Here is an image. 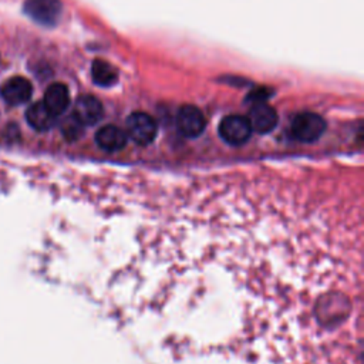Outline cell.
<instances>
[{"instance_id":"obj_1","label":"cell","mask_w":364,"mask_h":364,"mask_svg":"<svg viewBox=\"0 0 364 364\" xmlns=\"http://www.w3.org/2000/svg\"><path fill=\"white\" fill-rule=\"evenodd\" d=\"M326 131V121L314 112H300L291 121V134L301 142H314Z\"/></svg>"},{"instance_id":"obj_2","label":"cell","mask_w":364,"mask_h":364,"mask_svg":"<svg viewBox=\"0 0 364 364\" xmlns=\"http://www.w3.org/2000/svg\"><path fill=\"white\" fill-rule=\"evenodd\" d=\"M127 136H129L138 145H148L156 136V122L146 112L136 111L127 118Z\"/></svg>"},{"instance_id":"obj_3","label":"cell","mask_w":364,"mask_h":364,"mask_svg":"<svg viewBox=\"0 0 364 364\" xmlns=\"http://www.w3.org/2000/svg\"><path fill=\"white\" fill-rule=\"evenodd\" d=\"M63 11L60 0H26L24 13L36 23L43 26H54Z\"/></svg>"},{"instance_id":"obj_4","label":"cell","mask_w":364,"mask_h":364,"mask_svg":"<svg viewBox=\"0 0 364 364\" xmlns=\"http://www.w3.org/2000/svg\"><path fill=\"white\" fill-rule=\"evenodd\" d=\"M219 135L230 145H242L250 138L252 128L246 117L229 115L220 121Z\"/></svg>"},{"instance_id":"obj_5","label":"cell","mask_w":364,"mask_h":364,"mask_svg":"<svg viewBox=\"0 0 364 364\" xmlns=\"http://www.w3.org/2000/svg\"><path fill=\"white\" fill-rule=\"evenodd\" d=\"M176 127L186 138H196L205 129V117L195 105H183L176 115Z\"/></svg>"},{"instance_id":"obj_6","label":"cell","mask_w":364,"mask_h":364,"mask_svg":"<svg viewBox=\"0 0 364 364\" xmlns=\"http://www.w3.org/2000/svg\"><path fill=\"white\" fill-rule=\"evenodd\" d=\"M252 131L259 134H267L277 125V114L274 108H272L264 101L255 102L249 111V117H246Z\"/></svg>"},{"instance_id":"obj_7","label":"cell","mask_w":364,"mask_h":364,"mask_svg":"<svg viewBox=\"0 0 364 364\" xmlns=\"http://www.w3.org/2000/svg\"><path fill=\"white\" fill-rule=\"evenodd\" d=\"M33 85L24 77H11L9 78L0 90L1 98L10 105H20L27 102L31 98Z\"/></svg>"},{"instance_id":"obj_8","label":"cell","mask_w":364,"mask_h":364,"mask_svg":"<svg viewBox=\"0 0 364 364\" xmlns=\"http://www.w3.org/2000/svg\"><path fill=\"white\" fill-rule=\"evenodd\" d=\"M82 127L97 124L102 117V105L98 98L92 95H81L74 104L71 114Z\"/></svg>"},{"instance_id":"obj_9","label":"cell","mask_w":364,"mask_h":364,"mask_svg":"<svg viewBox=\"0 0 364 364\" xmlns=\"http://www.w3.org/2000/svg\"><path fill=\"white\" fill-rule=\"evenodd\" d=\"M127 139H128L127 132L119 127L111 125V124L101 127L95 134L97 145L101 149L108 152H115L122 149L127 144Z\"/></svg>"},{"instance_id":"obj_10","label":"cell","mask_w":364,"mask_h":364,"mask_svg":"<svg viewBox=\"0 0 364 364\" xmlns=\"http://www.w3.org/2000/svg\"><path fill=\"white\" fill-rule=\"evenodd\" d=\"M44 105L48 108V111L58 117L61 114L65 112V109L70 105V94H68V88L61 84V82H54L51 84L46 92H44V100H43Z\"/></svg>"},{"instance_id":"obj_11","label":"cell","mask_w":364,"mask_h":364,"mask_svg":"<svg viewBox=\"0 0 364 364\" xmlns=\"http://www.w3.org/2000/svg\"><path fill=\"white\" fill-rule=\"evenodd\" d=\"M55 115H53L43 101L31 104L26 111L27 122L36 131H48L55 124Z\"/></svg>"},{"instance_id":"obj_12","label":"cell","mask_w":364,"mask_h":364,"mask_svg":"<svg viewBox=\"0 0 364 364\" xmlns=\"http://www.w3.org/2000/svg\"><path fill=\"white\" fill-rule=\"evenodd\" d=\"M91 75L95 84L101 87H111L117 82V68L104 60H94L91 65Z\"/></svg>"},{"instance_id":"obj_13","label":"cell","mask_w":364,"mask_h":364,"mask_svg":"<svg viewBox=\"0 0 364 364\" xmlns=\"http://www.w3.org/2000/svg\"><path fill=\"white\" fill-rule=\"evenodd\" d=\"M81 129H82V125L73 115L65 118V121L63 122V127H61V131L67 139L78 138V135L81 134Z\"/></svg>"}]
</instances>
